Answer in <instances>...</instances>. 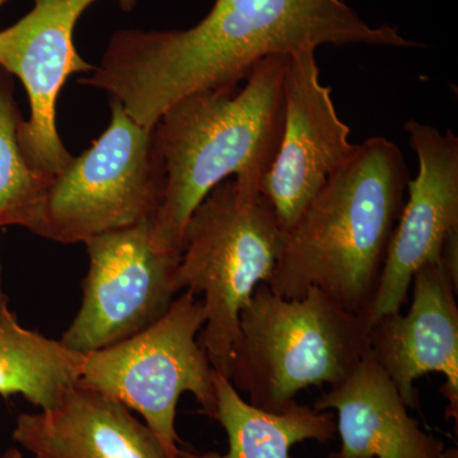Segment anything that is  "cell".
<instances>
[{"label":"cell","instance_id":"obj_1","mask_svg":"<svg viewBox=\"0 0 458 458\" xmlns=\"http://www.w3.org/2000/svg\"><path fill=\"white\" fill-rule=\"evenodd\" d=\"M322 45L420 49L396 26H372L343 0H216L186 30H122L81 83L106 90L140 125L153 128L191 93L234 89L260 60Z\"/></svg>","mask_w":458,"mask_h":458},{"label":"cell","instance_id":"obj_2","mask_svg":"<svg viewBox=\"0 0 458 458\" xmlns=\"http://www.w3.org/2000/svg\"><path fill=\"white\" fill-rule=\"evenodd\" d=\"M409 181L393 141L375 137L357 144L286 233L270 291L292 300L318 288L369 324Z\"/></svg>","mask_w":458,"mask_h":458},{"label":"cell","instance_id":"obj_3","mask_svg":"<svg viewBox=\"0 0 458 458\" xmlns=\"http://www.w3.org/2000/svg\"><path fill=\"white\" fill-rule=\"evenodd\" d=\"M286 60H260L243 87L185 96L156 123L165 170L150 233L157 249L181 255L190 216L222 181L260 189L282 140Z\"/></svg>","mask_w":458,"mask_h":458},{"label":"cell","instance_id":"obj_4","mask_svg":"<svg viewBox=\"0 0 458 458\" xmlns=\"http://www.w3.org/2000/svg\"><path fill=\"white\" fill-rule=\"evenodd\" d=\"M369 352V321L324 292L289 300L260 284L240 315L229 381L256 408L282 412L311 386L342 384Z\"/></svg>","mask_w":458,"mask_h":458},{"label":"cell","instance_id":"obj_5","mask_svg":"<svg viewBox=\"0 0 458 458\" xmlns=\"http://www.w3.org/2000/svg\"><path fill=\"white\" fill-rule=\"evenodd\" d=\"M285 237L260 189L234 177L218 183L190 216L174 286L177 293L204 295L199 343L216 375L231 379L241 312L270 282Z\"/></svg>","mask_w":458,"mask_h":458},{"label":"cell","instance_id":"obj_6","mask_svg":"<svg viewBox=\"0 0 458 458\" xmlns=\"http://www.w3.org/2000/svg\"><path fill=\"white\" fill-rule=\"evenodd\" d=\"M106 131L51 179L29 231L57 243L152 221L164 199L165 170L156 126L140 125L111 98Z\"/></svg>","mask_w":458,"mask_h":458},{"label":"cell","instance_id":"obj_7","mask_svg":"<svg viewBox=\"0 0 458 458\" xmlns=\"http://www.w3.org/2000/svg\"><path fill=\"white\" fill-rule=\"evenodd\" d=\"M203 301L185 291L152 327L107 348L84 354L78 385L119 401L143 418L168 458H179L177 405L194 394L214 419L216 370L199 343Z\"/></svg>","mask_w":458,"mask_h":458},{"label":"cell","instance_id":"obj_8","mask_svg":"<svg viewBox=\"0 0 458 458\" xmlns=\"http://www.w3.org/2000/svg\"><path fill=\"white\" fill-rule=\"evenodd\" d=\"M152 221L116 229L84 242L89 269L82 303L62 343L87 352L107 348L152 327L176 300L180 254L161 251Z\"/></svg>","mask_w":458,"mask_h":458},{"label":"cell","instance_id":"obj_9","mask_svg":"<svg viewBox=\"0 0 458 458\" xmlns=\"http://www.w3.org/2000/svg\"><path fill=\"white\" fill-rule=\"evenodd\" d=\"M98 0H33L35 5L14 25L0 31V69L25 86L29 120H21L17 140L26 161L54 177L72 161L56 128V102L66 80L93 66L75 49L78 20ZM131 12L138 0H117Z\"/></svg>","mask_w":458,"mask_h":458},{"label":"cell","instance_id":"obj_10","mask_svg":"<svg viewBox=\"0 0 458 458\" xmlns=\"http://www.w3.org/2000/svg\"><path fill=\"white\" fill-rule=\"evenodd\" d=\"M315 50L289 54L284 74L282 140L260 192L288 233L357 144L340 119L330 87L319 81Z\"/></svg>","mask_w":458,"mask_h":458},{"label":"cell","instance_id":"obj_11","mask_svg":"<svg viewBox=\"0 0 458 458\" xmlns=\"http://www.w3.org/2000/svg\"><path fill=\"white\" fill-rule=\"evenodd\" d=\"M410 146L419 172L408 183L405 205L394 228L369 315L376 319L401 312L415 273L441 259L443 242L458 228V138L428 123L409 120Z\"/></svg>","mask_w":458,"mask_h":458},{"label":"cell","instance_id":"obj_12","mask_svg":"<svg viewBox=\"0 0 458 458\" xmlns=\"http://www.w3.org/2000/svg\"><path fill=\"white\" fill-rule=\"evenodd\" d=\"M406 315L394 313L369 327V349L409 409L420 406L415 382L441 373L448 401L445 419L458 420V280L445 262H429L412 278Z\"/></svg>","mask_w":458,"mask_h":458},{"label":"cell","instance_id":"obj_13","mask_svg":"<svg viewBox=\"0 0 458 458\" xmlns=\"http://www.w3.org/2000/svg\"><path fill=\"white\" fill-rule=\"evenodd\" d=\"M12 438L33 458H168L131 410L80 385L55 408L18 415Z\"/></svg>","mask_w":458,"mask_h":458},{"label":"cell","instance_id":"obj_14","mask_svg":"<svg viewBox=\"0 0 458 458\" xmlns=\"http://www.w3.org/2000/svg\"><path fill=\"white\" fill-rule=\"evenodd\" d=\"M313 409L337 412L342 447L327 458H457L456 450H447L410 417L396 386L370 352Z\"/></svg>","mask_w":458,"mask_h":458},{"label":"cell","instance_id":"obj_15","mask_svg":"<svg viewBox=\"0 0 458 458\" xmlns=\"http://www.w3.org/2000/svg\"><path fill=\"white\" fill-rule=\"evenodd\" d=\"M216 394L214 420L227 433V454L180 450L179 458H294L291 450L297 443H328L335 438L336 423L330 412L297 401L282 412L256 408L221 375H216Z\"/></svg>","mask_w":458,"mask_h":458},{"label":"cell","instance_id":"obj_16","mask_svg":"<svg viewBox=\"0 0 458 458\" xmlns=\"http://www.w3.org/2000/svg\"><path fill=\"white\" fill-rule=\"evenodd\" d=\"M84 354L23 327L9 307L0 261V396L25 397L40 410L55 408L78 385Z\"/></svg>","mask_w":458,"mask_h":458},{"label":"cell","instance_id":"obj_17","mask_svg":"<svg viewBox=\"0 0 458 458\" xmlns=\"http://www.w3.org/2000/svg\"><path fill=\"white\" fill-rule=\"evenodd\" d=\"M21 117L11 74L0 69V228L29 229L53 177L26 161L17 140Z\"/></svg>","mask_w":458,"mask_h":458},{"label":"cell","instance_id":"obj_18","mask_svg":"<svg viewBox=\"0 0 458 458\" xmlns=\"http://www.w3.org/2000/svg\"><path fill=\"white\" fill-rule=\"evenodd\" d=\"M0 458H23V454L18 448H8L7 451L0 454Z\"/></svg>","mask_w":458,"mask_h":458},{"label":"cell","instance_id":"obj_19","mask_svg":"<svg viewBox=\"0 0 458 458\" xmlns=\"http://www.w3.org/2000/svg\"><path fill=\"white\" fill-rule=\"evenodd\" d=\"M8 2H9V0H0V8H2L3 5H4L5 3H8Z\"/></svg>","mask_w":458,"mask_h":458}]
</instances>
